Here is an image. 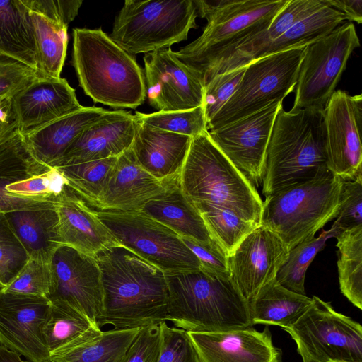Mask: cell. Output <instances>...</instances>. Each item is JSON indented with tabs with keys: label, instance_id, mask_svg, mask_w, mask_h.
<instances>
[{
	"label": "cell",
	"instance_id": "obj_1",
	"mask_svg": "<svg viewBox=\"0 0 362 362\" xmlns=\"http://www.w3.org/2000/svg\"><path fill=\"white\" fill-rule=\"evenodd\" d=\"M102 303L96 324L101 329H141L166 321L165 273L118 243L99 252Z\"/></svg>",
	"mask_w": 362,
	"mask_h": 362
},
{
	"label": "cell",
	"instance_id": "obj_2",
	"mask_svg": "<svg viewBox=\"0 0 362 362\" xmlns=\"http://www.w3.org/2000/svg\"><path fill=\"white\" fill-rule=\"evenodd\" d=\"M322 110L279 109L262 170L265 197L332 174L327 166Z\"/></svg>",
	"mask_w": 362,
	"mask_h": 362
},
{
	"label": "cell",
	"instance_id": "obj_3",
	"mask_svg": "<svg viewBox=\"0 0 362 362\" xmlns=\"http://www.w3.org/2000/svg\"><path fill=\"white\" fill-rule=\"evenodd\" d=\"M166 320L191 332L252 327L249 302L230 276L202 269L165 274Z\"/></svg>",
	"mask_w": 362,
	"mask_h": 362
},
{
	"label": "cell",
	"instance_id": "obj_4",
	"mask_svg": "<svg viewBox=\"0 0 362 362\" xmlns=\"http://www.w3.org/2000/svg\"><path fill=\"white\" fill-rule=\"evenodd\" d=\"M71 63L80 86L95 103L132 109L144 103L143 70L101 28L73 30Z\"/></svg>",
	"mask_w": 362,
	"mask_h": 362
},
{
	"label": "cell",
	"instance_id": "obj_5",
	"mask_svg": "<svg viewBox=\"0 0 362 362\" xmlns=\"http://www.w3.org/2000/svg\"><path fill=\"white\" fill-rule=\"evenodd\" d=\"M179 184L192 203L223 207L260 225L263 201L259 193L212 141L208 131L192 139Z\"/></svg>",
	"mask_w": 362,
	"mask_h": 362
},
{
	"label": "cell",
	"instance_id": "obj_6",
	"mask_svg": "<svg viewBox=\"0 0 362 362\" xmlns=\"http://www.w3.org/2000/svg\"><path fill=\"white\" fill-rule=\"evenodd\" d=\"M198 16L206 18L202 34L175 52L197 71L231 51L245 38L265 29L289 0H194Z\"/></svg>",
	"mask_w": 362,
	"mask_h": 362
},
{
	"label": "cell",
	"instance_id": "obj_7",
	"mask_svg": "<svg viewBox=\"0 0 362 362\" xmlns=\"http://www.w3.org/2000/svg\"><path fill=\"white\" fill-rule=\"evenodd\" d=\"M343 180L330 174L265 197L260 225L291 250L337 217Z\"/></svg>",
	"mask_w": 362,
	"mask_h": 362
},
{
	"label": "cell",
	"instance_id": "obj_8",
	"mask_svg": "<svg viewBox=\"0 0 362 362\" xmlns=\"http://www.w3.org/2000/svg\"><path fill=\"white\" fill-rule=\"evenodd\" d=\"M197 17L194 0H127L110 37L133 56L146 54L186 40Z\"/></svg>",
	"mask_w": 362,
	"mask_h": 362
},
{
	"label": "cell",
	"instance_id": "obj_9",
	"mask_svg": "<svg viewBox=\"0 0 362 362\" xmlns=\"http://www.w3.org/2000/svg\"><path fill=\"white\" fill-rule=\"evenodd\" d=\"M304 47L273 54L245 66L233 95L207 123L208 132L282 101L296 87Z\"/></svg>",
	"mask_w": 362,
	"mask_h": 362
},
{
	"label": "cell",
	"instance_id": "obj_10",
	"mask_svg": "<svg viewBox=\"0 0 362 362\" xmlns=\"http://www.w3.org/2000/svg\"><path fill=\"white\" fill-rule=\"evenodd\" d=\"M313 303L293 325L283 329L296 342L303 362H362V327L330 303Z\"/></svg>",
	"mask_w": 362,
	"mask_h": 362
},
{
	"label": "cell",
	"instance_id": "obj_11",
	"mask_svg": "<svg viewBox=\"0 0 362 362\" xmlns=\"http://www.w3.org/2000/svg\"><path fill=\"white\" fill-rule=\"evenodd\" d=\"M94 211L119 244L165 274L201 268L175 232L144 212Z\"/></svg>",
	"mask_w": 362,
	"mask_h": 362
},
{
	"label": "cell",
	"instance_id": "obj_12",
	"mask_svg": "<svg viewBox=\"0 0 362 362\" xmlns=\"http://www.w3.org/2000/svg\"><path fill=\"white\" fill-rule=\"evenodd\" d=\"M354 25L344 23L304 49L291 110H323L335 91L352 52L359 47Z\"/></svg>",
	"mask_w": 362,
	"mask_h": 362
},
{
	"label": "cell",
	"instance_id": "obj_13",
	"mask_svg": "<svg viewBox=\"0 0 362 362\" xmlns=\"http://www.w3.org/2000/svg\"><path fill=\"white\" fill-rule=\"evenodd\" d=\"M322 113L329 171L343 180L362 176V95L335 90Z\"/></svg>",
	"mask_w": 362,
	"mask_h": 362
},
{
	"label": "cell",
	"instance_id": "obj_14",
	"mask_svg": "<svg viewBox=\"0 0 362 362\" xmlns=\"http://www.w3.org/2000/svg\"><path fill=\"white\" fill-rule=\"evenodd\" d=\"M143 59L146 95L153 107L177 111L203 105L202 77L179 59L170 47L146 53Z\"/></svg>",
	"mask_w": 362,
	"mask_h": 362
},
{
	"label": "cell",
	"instance_id": "obj_15",
	"mask_svg": "<svg viewBox=\"0 0 362 362\" xmlns=\"http://www.w3.org/2000/svg\"><path fill=\"white\" fill-rule=\"evenodd\" d=\"M282 101L209 131L212 141L234 166L256 188L261 183L262 170L272 127Z\"/></svg>",
	"mask_w": 362,
	"mask_h": 362
},
{
	"label": "cell",
	"instance_id": "obj_16",
	"mask_svg": "<svg viewBox=\"0 0 362 362\" xmlns=\"http://www.w3.org/2000/svg\"><path fill=\"white\" fill-rule=\"evenodd\" d=\"M49 306L47 298L0 288V346L31 362L47 361L42 327Z\"/></svg>",
	"mask_w": 362,
	"mask_h": 362
},
{
	"label": "cell",
	"instance_id": "obj_17",
	"mask_svg": "<svg viewBox=\"0 0 362 362\" xmlns=\"http://www.w3.org/2000/svg\"><path fill=\"white\" fill-rule=\"evenodd\" d=\"M289 250L281 239L259 225L228 257V269L243 297L249 302L265 284L276 279Z\"/></svg>",
	"mask_w": 362,
	"mask_h": 362
},
{
	"label": "cell",
	"instance_id": "obj_18",
	"mask_svg": "<svg viewBox=\"0 0 362 362\" xmlns=\"http://www.w3.org/2000/svg\"><path fill=\"white\" fill-rule=\"evenodd\" d=\"M52 264L54 286L48 299L66 301L96 323L102 303V285L95 257L62 245Z\"/></svg>",
	"mask_w": 362,
	"mask_h": 362
},
{
	"label": "cell",
	"instance_id": "obj_19",
	"mask_svg": "<svg viewBox=\"0 0 362 362\" xmlns=\"http://www.w3.org/2000/svg\"><path fill=\"white\" fill-rule=\"evenodd\" d=\"M83 107L75 90L61 77H36L10 99L11 115L23 136Z\"/></svg>",
	"mask_w": 362,
	"mask_h": 362
},
{
	"label": "cell",
	"instance_id": "obj_20",
	"mask_svg": "<svg viewBox=\"0 0 362 362\" xmlns=\"http://www.w3.org/2000/svg\"><path fill=\"white\" fill-rule=\"evenodd\" d=\"M33 153L17 128L0 139V212L56 208L59 197H27L9 193L6 186L49 171Z\"/></svg>",
	"mask_w": 362,
	"mask_h": 362
},
{
	"label": "cell",
	"instance_id": "obj_21",
	"mask_svg": "<svg viewBox=\"0 0 362 362\" xmlns=\"http://www.w3.org/2000/svg\"><path fill=\"white\" fill-rule=\"evenodd\" d=\"M139 125L130 112L107 110L75 139L54 168L119 156L132 147Z\"/></svg>",
	"mask_w": 362,
	"mask_h": 362
},
{
	"label": "cell",
	"instance_id": "obj_22",
	"mask_svg": "<svg viewBox=\"0 0 362 362\" xmlns=\"http://www.w3.org/2000/svg\"><path fill=\"white\" fill-rule=\"evenodd\" d=\"M199 362H280L281 350L276 347L267 327L219 332H187Z\"/></svg>",
	"mask_w": 362,
	"mask_h": 362
},
{
	"label": "cell",
	"instance_id": "obj_23",
	"mask_svg": "<svg viewBox=\"0 0 362 362\" xmlns=\"http://www.w3.org/2000/svg\"><path fill=\"white\" fill-rule=\"evenodd\" d=\"M168 181L159 180L144 170L130 148L117 156L105 188L92 209L141 211L146 202L164 192Z\"/></svg>",
	"mask_w": 362,
	"mask_h": 362
},
{
	"label": "cell",
	"instance_id": "obj_24",
	"mask_svg": "<svg viewBox=\"0 0 362 362\" xmlns=\"http://www.w3.org/2000/svg\"><path fill=\"white\" fill-rule=\"evenodd\" d=\"M56 209L62 245L95 257L101 250L119 243L95 211L68 185Z\"/></svg>",
	"mask_w": 362,
	"mask_h": 362
},
{
	"label": "cell",
	"instance_id": "obj_25",
	"mask_svg": "<svg viewBox=\"0 0 362 362\" xmlns=\"http://www.w3.org/2000/svg\"><path fill=\"white\" fill-rule=\"evenodd\" d=\"M327 6V0H289L265 29L245 38L231 51L208 63L197 72L205 86L216 75L243 66L245 61L257 50L298 22Z\"/></svg>",
	"mask_w": 362,
	"mask_h": 362
},
{
	"label": "cell",
	"instance_id": "obj_26",
	"mask_svg": "<svg viewBox=\"0 0 362 362\" xmlns=\"http://www.w3.org/2000/svg\"><path fill=\"white\" fill-rule=\"evenodd\" d=\"M192 139L139 122L131 148L144 170L166 181L179 177Z\"/></svg>",
	"mask_w": 362,
	"mask_h": 362
},
{
	"label": "cell",
	"instance_id": "obj_27",
	"mask_svg": "<svg viewBox=\"0 0 362 362\" xmlns=\"http://www.w3.org/2000/svg\"><path fill=\"white\" fill-rule=\"evenodd\" d=\"M141 211L181 238H189L204 244H218L196 207L182 192L179 177L168 180L164 192L146 202Z\"/></svg>",
	"mask_w": 362,
	"mask_h": 362
},
{
	"label": "cell",
	"instance_id": "obj_28",
	"mask_svg": "<svg viewBox=\"0 0 362 362\" xmlns=\"http://www.w3.org/2000/svg\"><path fill=\"white\" fill-rule=\"evenodd\" d=\"M107 111L95 106H83L25 136L37 160L54 168L75 139Z\"/></svg>",
	"mask_w": 362,
	"mask_h": 362
},
{
	"label": "cell",
	"instance_id": "obj_29",
	"mask_svg": "<svg viewBox=\"0 0 362 362\" xmlns=\"http://www.w3.org/2000/svg\"><path fill=\"white\" fill-rule=\"evenodd\" d=\"M56 209L21 210L6 214L28 258L52 262L55 252L62 245Z\"/></svg>",
	"mask_w": 362,
	"mask_h": 362
},
{
	"label": "cell",
	"instance_id": "obj_30",
	"mask_svg": "<svg viewBox=\"0 0 362 362\" xmlns=\"http://www.w3.org/2000/svg\"><path fill=\"white\" fill-rule=\"evenodd\" d=\"M312 303V298L285 288L274 279L249 301L251 322L252 325H278L284 329L297 322Z\"/></svg>",
	"mask_w": 362,
	"mask_h": 362
},
{
	"label": "cell",
	"instance_id": "obj_31",
	"mask_svg": "<svg viewBox=\"0 0 362 362\" xmlns=\"http://www.w3.org/2000/svg\"><path fill=\"white\" fill-rule=\"evenodd\" d=\"M0 55L37 70L29 10L23 0H0Z\"/></svg>",
	"mask_w": 362,
	"mask_h": 362
},
{
	"label": "cell",
	"instance_id": "obj_32",
	"mask_svg": "<svg viewBox=\"0 0 362 362\" xmlns=\"http://www.w3.org/2000/svg\"><path fill=\"white\" fill-rule=\"evenodd\" d=\"M101 332L95 322L74 306L61 300H50L42 327L49 355L62 346L91 339Z\"/></svg>",
	"mask_w": 362,
	"mask_h": 362
},
{
	"label": "cell",
	"instance_id": "obj_33",
	"mask_svg": "<svg viewBox=\"0 0 362 362\" xmlns=\"http://www.w3.org/2000/svg\"><path fill=\"white\" fill-rule=\"evenodd\" d=\"M140 329H110L91 339L74 342L54 351L52 362H119Z\"/></svg>",
	"mask_w": 362,
	"mask_h": 362
},
{
	"label": "cell",
	"instance_id": "obj_34",
	"mask_svg": "<svg viewBox=\"0 0 362 362\" xmlns=\"http://www.w3.org/2000/svg\"><path fill=\"white\" fill-rule=\"evenodd\" d=\"M347 21L346 16L330 6H325L298 22L272 42L252 54L243 66L273 54L304 47L329 33Z\"/></svg>",
	"mask_w": 362,
	"mask_h": 362
},
{
	"label": "cell",
	"instance_id": "obj_35",
	"mask_svg": "<svg viewBox=\"0 0 362 362\" xmlns=\"http://www.w3.org/2000/svg\"><path fill=\"white\" fill-rule=\"evenodd\" d=\"M29 10V9H28ZM40 78H60L66 55L68 26L29 10Z\"/></svg>",
	"mask_w": 362,
	"mask_h": 362
},
{
	"label": "cell",
	"instance_id": "obj_36",
	"mask_svg": "<svg viewBox=\"0 0 362 362\" xmlns=\"http://www.w3.org/2000/svg\"><path fill=\"white\" fill-rule=\"evenodd\" d=\"M337 268L340 290L359 310L362 309V226L338 233Z\"/></svg>",
	"mask_w": 362,
	"mask_h": 362
},
{
	"label": "cell",
	"instance_id": "obj_37",
	"mask_svg": "<svg viewBox=\"0 0 362 362\" xmlns=\"http://www.w3.org/2000/svg\"><path fill=\"white\" fill-rule=\"evenodd\" d=\"M117 157L90 160L57 168L72 188L94 208L107 185Z\"/></svg>",
	"mask_w": 362,
	"mask_h": 362
},
{
	"label": "cell",
	"instance_id": "obj_38",
	"mask_svg": "<svg viewBox=\"0 0 362 362\" xmlns=\"http://www.w3.org/2000/svg\"><path fill=\"white\" fill-rule=\"evenodd\" d=\"M201 215L212 238L228 257L256 227L233 211L217 206L192 203Z\"/></svg>",
	"mask_w": 362,
	"mask_h": 362
},
{
	"label": "cell",
	"instance_id": "obj_39",
	"mask_svg": "<svg viewBox=\"0 0 362 362\" xmlns=\"http://www.w3.org/2000/svg\"><path fill=\"white\" fill-rule=\"evenodd\" d=\"M334 235L332 228L323 230L318 237L310 235L290 250L287 259L276 274V281L288 290L306 295V271L317 253L324 247L327 239Z\"/></svg>",
	"mask_w": 362,
	"mask_h": 362
},
{
	"label": "cell",
	"instance_id": "obj_40",
	"mask_svg": "<svg viewBox=\"0 0 362 362\" xmlns=\"http://www.w3.org/2000/svg\"><path fill=\"white\" fill-rule=\"evenodd\" d=\"M138 121L152 127L192 138L207 130L204 106L177 111H158L152 113L136 112Z\"/></svg>",
	"mask_w": 362,
	"mask_h": 362
},
{
	"label": "cell",
	"instance_id": "obj_41",
	"mask_svg": "<svg viewBox=\"0 0 362 362\" xmlns=\"http://www.w3.org/2000/svg\"><path fill=\"white\" fill-rule=\"evenodd\" d=\"M54 286L52 262L28 258L15 278L1 288L6 291L49 298Z\"/></svg>",
	"mask_w": 362,
	"mask_h": 362
},
{
	"label": "cell",
	"instance_id": "obj_42",
	"mask_svg": "<svg viewBox=\"0 0 362 362\" xmlns=\"http://www.w3.org/2000/svg\"><path fill=\"white\" fill-rule=\"evenodd\" d=\"M28 259V253L6 213L0 212V283L2 287L15 278Z\"/></svg>",
	"mask_w": 362,
	"mask_h": 362
},
{
	"label": "cell",
	"instance_id": "obj_43",
	"mask_svg": "<svg viewBox=\"0 0 362 362\" xmlns=\"http://www.w3.org/2000/svg\"><path fill=\"white\" fill-rule=\"evenodd\" d=\"M245 70V66L222 73L205 84L203 106L207 123L233 95Z\"/></svg>",
	"mask_w": 362,
	"mask_h": 362
},
{
	"label": "cell",
	"instance_id": "obj_44",
	"mask_svg": "<svg viewBox=\"0 0 362 362\" xmlns=\"http://www.w3.org/2000/svg\"><path fill=\"white\" fill-rule=\"evenodd\" d=\"M360 226H362V176L354 180H343L338 214L331 228L336 235L341 231Z\"/></svg>",
	"mask_w": 362,
	"mask_h": 362
},
{
	"label": "cell",
	"instance_id": "obj_45",
	"mask_svg": "<svg viewBox=\"0 0 362 362\" xmlns=\"http://www.w3.org/2000/svg\"><path fill=\"white\" fill-rule=\"evenodd\" d=\"M159 327L160 347L156 362H199L187 331L170 327L165 322Z\"/></svg>",
	"mask_w": 362,
	"mask_h": 362
},
{
	"label": "cell",
	"instance_id": "obj_46",
	"mask_svg": "<svg viewBox=\"0 0 362 362\" xmlns=\"http://www.w3.org/2000/svg\"><path fill=\"white\" fill-rule=\"evenodd\" d=\"M67 185L62 173L52 168L42 175L9 184L6 190L11 194L27 197H59Z\"/></svg>",
	"mask_w": 362,
	"mask_h": 362
},
{
	"label": "cell",
	"instance_id": "obj_47",
	"mask_svg": "<svg viewBox=\"0 0 362 362\" xmlns=\"http://www.w3.org/2000/svg\"><path fill=\"white\" fill-rule=\"evenodd\" d=\"M36 77L34 69L13 59L0 55V100H9Z\"/></svg>",
	"mask_w": 362,
	"mask_h": 362
},
{
	"label": "cell",
	"instance_id": "obj_48",
	"mask_svg": "<svg viewBox=\"0 0 362 362\" xmlns=\"http://www.w3.org/2000/svg\"><path fill=\"white\" fill-rule=\"evenodd\" d=\"M160 347L159 325L141 328L119 362H156Z\"/></svg>",
	"mask_w": 362,
	"mask_h": 362
},
{
	"label": "cell",
	"instance_id": "obj_49",
	"mask_svg": "<svg viewBox=\"0 0 362 362\" xmlns=\"http://www.w3.org/2000/svg\"><path fill=\"white\" fill-rule=\"evenodd\" d=\"M181 238V237H180ZM198 258L201 268L222 276H230L228 255L218 244H204L189 238H181Z\"/></svg>",
	"mask_w": 362,
	"mask_h": 362
},
{
	"label": "cell",
	"instance_id": "obj_50",
	"mask_svg": "<svg viewBox=\"0 0 362 362\" xmlns=\"http://www.w3.org/2000/svg\"><path fill=\"white\" fill-rule=\"evenodd\" d=\"M23 1L29 10L40 13L66 26L77 16L83 3L81 0H23Z\"/></svg>",
	"mask_w": 362,
	"mask_h": 362
},
{
	"label": "cell",
	"instance_id": "obj_51",
	"mask_svg": "<svg viewBox=\"0 0 362 362\" xmlns=\"http://www.w3.org/2000/svg\"><path fill=\"white\" fill-rule=\"evenodd\" d=\"M329 6L344 13L349 22L362 23L361 0H327Z\"/></svg>",
	"mask_w": 362,
	"mask_h": 362
},
{
	"label": "cell",
	"instance_id": "obj_52",
	"mask_svg": "<svg viewBox=\"0 0 362 362\" xmlns=\"http://www.w3.org/2000/svg\"><path fill=\"white\" fill-rule=\"evenodd\" d=\"M16 128V122L13 117L9 103L0 110V139L6 133Z\"/></svg>",
	"mask_w": 362,
	"mask_h": 362
},
{
	"label": "cell",
	"instance_id": "obj_53",
	"mask_svg": "<svg viewBox=\"0 0 362 362\" xmlns=\"http://www.w3.org/2000/svg\"><path fill=\"white\" fill-rule=\"evenodd\" d=\"M0 362H31L28 360H23L19 354L0 346ZM46 362H52L49 359Z\"/></svg>",
	"mask_w": 362,
	"mask_h": 362
},
{
	"label": "cell",
	"instance_id": "obj_54",
	"mask_svg": "<svg viewBox=\"0 0 362 362\" xmlns=\"http://www.w3.org/2000/svg\"><path fill=\"white\" fill-rule=\"evenodd\" d=\"M9 100H0V110L6 107L9 103Z\"/></svg>",
	"mask_w": 362,
	"mask_h": 362
},
{
	"label": "cell",
	"instance_id": "obj_55",
	"mask_svg": "<svg viewBox=\"0 0 362 362\" xmlns=\"http://www.w3.org/2000/svg\"><path fill=\"white\" fill-rule=\"evenodd\" d=\"M0 288H2V285L1 284V283H0Z\"/></svg>",
	"mask_w": 362,
	"mask_h": 362
}]
</instances>
